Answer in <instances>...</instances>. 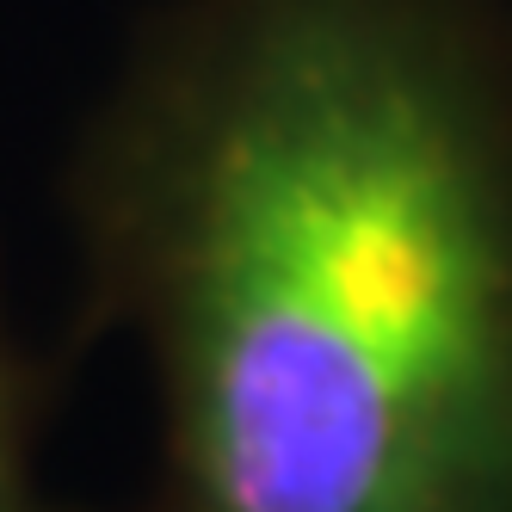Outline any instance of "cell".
Wrapping results in <instances>:
<instances>
[{
    "instance_id": "obj_1",
    "label": "cell",
    "mask_w": 512,
    "mask_h": 512,
    "mask_svg": "<svg viewBox=\"0 0 512 512\" xmlns=\"http://www.w3.org/2000/svg\"><path fill=\"white\" fill-rule=\"evenodd\" d=\"M62 204L130 512H512V0H155Z\"/></svg>"
},
{
    "instance_id": "obj_2",
    "label": "cell",
    "mask_w": 512,
    "mask_h": 512,
    "mask_svg": "<svg viewBox=\"0 0 512 512\" xmlns=\"http://www.w3.org/2000/svg\"><path fill=\"white\" fill-rule=\"evenodd\" d=\"M0 512H62L38 457V377L19 352L7 290H0Z\"/></svg>"
}]
</instances>
